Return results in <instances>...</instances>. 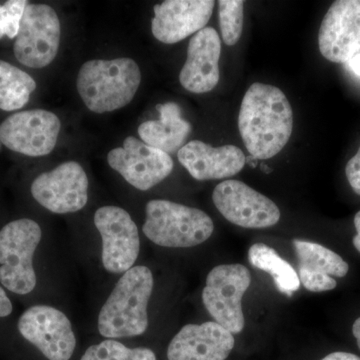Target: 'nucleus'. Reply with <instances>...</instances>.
Listing matches in <instances>:
<instances>
[{
	"label": "nucleus",
	"instance_id": "f257e3e1",
	"mask_svg": "<svg viewBox=\"0 0 360 360\" xmlns=\"http://www.w3.org/2000/svg\"><path fill=\"white\" fill-rule=\"evenodd\" d=\"M238 129L248 153L257 160L278 155L293 130L292 108L283 90L260 82L251 85L241 103Z\"/></svg>",
	"mask_w": 360,
	"mask_h": 360
},
{
	"label": "nucleus",
	"instance_id": "f03ea898",
	"mask_svg": "<svg viewBox=\"0 0 360 360\" xmlns=\"http://www.w3.org/2000/svg\"><path fill=\"white\" fill-rule=\"evenodd\" d=\"M153 276L146 266H134L120 277L98 315L99 333L104 338H132L148 328V305Z\"/></svg>",
	"mask_w": 360,
	"mask_h": 360
},
{
	"label": "nucleus",
	"instance_id": "7ed1b4c3",
	"mask_svg": "<svg viewBox=\"0 0 360 360\" xmlns=\"http://www.w3.org/2000/svg\"><path fill=\"white\" fill-rule=\"evenodd\" d=\"M141 82L139 66L131 58L89 60L78 72V94L96 113L124 108L134 99Z\"/></svg>",
	"mask_w": 360,
	"mask_h": 360
},
{
	"label": "nucleus",
	"instance_id": "20e7f679",
	"mask_svg": "<svg viewBox=\"0 0 360 360\" xmlns=\"http://www.w3.org/2000/svg\"><path fill=\"white\" fill-rule=\"evenodd\" d=\"M146 213L142 231L162 248H193L205 243L214 231L212 219L205 212L172 201L150 200Z\"/></svg>",
	"mask_w": 360,
	"mask_h": 360
},
{
	"label": "nucleus",
	"instance_id": "39448f33",
	"mask_svg": "<svg viewBox=\"0 0 360 360\" xmlns=\"http://www.w3.org/2000/svg\"><path fill=\"white\" fill-rule=\"evenodd\" d=\"M34 220H13L0 231V283L16 295H27L37 285L33 255L41 240Z\"/></svg>",
	"mask_w": 360,
	"mask_h": 360
},
{
	"label": "nucleus",
	"instance_id": "423d86ee",
	"mask_svg": "<svg viewBox=\"0 0 360 360\" xmlns=\"http://www.w3.org/2000/svg\"><path fill=\"white\" fill-rule=\"evenodd\" d=\"M250 283V270L239 264L215 266L206 277L203 304L214 321L232 335L240 333L245 328L241 302Z\"/></svg>",
	"mask_w": 360,
	"mask_h": 360
},
{
	"label": "nucleus",
	"instance_id": "0eeeda50",
	"mask_svg": "<svg viewBox=\"0 0 360 360\" xmlns=\"http://www.w3.org/2000/svg\"><path fill=\"white\" fill-rule=\"evenodd\" d=\"M60 37L56 11L46 4H28L14 42V56L27 68H44L58 56Z\"/></svg>",
	"mask_w": 360,
	"mask_h": 360
},
{
	"label": "nucleus",
	"instance_id": "6e6552de",
	"mask_svg": "<svg viewBox=\"0 0 360 360\" xmlns=\"http://www.w3.org/2000/svg\"><path fill=\"white\" fill-rule=\"evenodd\" d=\"M94 224L103 240L104 269L115 274L132 269L141 251V239L129 213L118 206H103L94 214Z\"/></svg>",
	"mask_w": 360,
	"mask_h": 360
},
{
	"label": "nucleus",
	"instance_id": "1a4fd4ad",
	"mask_svg": "<svg viewBox=\"0 0 360 360\" xmlns=\"http://www.w3.org/2000/svg\"><path fill=\"white\" fill-rule=\"evenodd\" d=\"M212 200L225 219L243 229H267L281 219V210L274 201L239 180L220 182Z\"/></svg>",
	"mask_w": 360,
	"mask_h": 360
},
{
	"label": "nucleus",
	"instance_id": "9d476101",
	"mask_svg": "<svg viewBox=\"0 0 360 360\" xmlns=\"http://www.w3.org/2000/svg\"><path fill=\"white\" fill-rule=\"evenodd\" d=\"M18 330L49 360H70L77 347L68 317L49 305H34L23 312Z\"/></svg>",
	"mask_w": 360,
	"mask_h": 360
},
{
	"label": "nucleus",
	"instance_id": "9b49d317",
	"mask_svg": "<svg viewBox=\"0 0 360 360\" xmlns=\"http://www.w3.org/2000/svg\"><path fill=\"white\" fill-rule=\"evenodd\" d=\"M60 127L58 115L51 111H21L0 124V141L15 153L39 158L56 148Z\"/></svg>",
	"mask_w": 360,
	"mask_h": 360
},
{
	"label": "nucleus",
	"instance_id": "f8f14e48",
	"mask_svg": "<svg viewBox=\"0 0 360 360\" xmlns=\"http://www.w3.org/2000/svg\"><path fill=\"white\" fill-rule=\"evenodd\" d=\"M108 161L130 186L142 191L158 186L174 170L169 155L134 136L127 137L122 148L110 150Z\"/></svg>",
	"mask_w": 360,
	"mask_h": 360
},
{
	"label": "nucleus",
	"instance_id": "ddd939ff",
	"mask_svg": "<svg viewBox=\"0 0 360 360\" xmlns=\"http://www.w3.org/2000/svg\"><path fill=\"white\" fill-rule=\"evenodd\" d=\"M33 198L47 210L58 214L79 212L89 200V179L75 161H68L44 172L32 182Z\"/></svg>",
	"mask_w": 360,
	"mask_h": 360
},
{
	"label": "nucleus",
	"instance_id": "4468645a",
	"mask_svg": "<svg viewBox=\"0 0 360 360\" xmlns=\"http://www.w3.org/2000/svg\"><path fill=\"white\" fill-rule=\"evenodd\" d=\"M319 51L335 63L360 53V0H338L329 7L319 33Z\"/></svg>",
	"mask_w": 360,
	"mask_h": 360
},
{
	"label": "nucleus",
	"instance_id": "2eb2a0df",
	"mask_svg": "<svg viewBox=\"0 0 360 360\" xmlns=\"http://www.w3.org/2000/svg\"><path fill=\"white\" fill-rule=\"evenodd\" d=\"M213 0H167L153 7L151 32L162 44H174L205 28L212 18Z\"/></svg>",
	"mask_w": 360,
	"mask_h": 360
},
{
	"label": "nucleus",
	"instance_id": "dca6fc26",
	"mask_svg": "<svg viewBox=\"0 0 360 360\" xmlns=\"http://www.w3.org/2000/svg\"><path fill=\"white\" fill-rule=\"evenodd\" d=\"M231 331L215 321L187 324L172 338L168 360H225L234 347Z\"/></svg>",
	"mask_w": 360,
	"mask_h": 360
},
{
	"label": "nucleus",
	"instance_id": "f3484780",
	"mask_svg": "<svg viewBox=\"0 0 360 360\" xmlns=\"http://www.w3.org/2000/svg\"><path fill=\"white\" fill-rule=\"evenodd\" d=\"M221 41L213 27L195 33L187 49V58L180 71L179 82L193 94L212 91L219 82Z\"/></svg>",
	"mask_w": 360,
	"mask_h": 360
},
{
	"label": "nucleus",
	"instance_id": "a211bd4d",
	"mask_svg": "<svg viewBox=\"0 0 360 360\" xmlns=\"http://www.w3.org/2000/svg\"><path fill=\"white\" fill-rule=\"evenodd\" d=\"M177 158L189 174L200 181L229 179L240 172L246 162L245 153L238 146L213 148L200 141L182 146Z\"/></svg>",
	"mask_w": 360,
	"mask_h": 360
},
{
	"label": "nucleus",
	"instance_id": "6ab92c4d",
	"mask_svg": "<svg viewBox=\"0 0 360 360\" xmlns=\"http://www.w3.org/2000/svg\"><path fill=\"white\" fill-rule=\"evenodd\" d=\"M300 262L298 278L300 284L312 292L335 290V277H345L349 266L340 255L326 246L309 241L293 240Z\"/></svg>",
	"mask_w": 360,
	"mask_h": 360
},
{
	"label": "nucleus",
	"instance_id": "aec40b11",
	"mask_svg": "<svg viewBox=\"0 0 360 360\" xmlns=\"http://www.w3.org/2000/svg\"><path fill=\"white\" fill-rule=\"evenodd\" d=\"M156 108L160 113V120H149L139 125L141 141L167 155L179 153L193 130L191 123L182 118L177 103L158 104Z\"/></svg>",
	"mask_w": 360,
	"mask_h": 360
},
{
	"label": "nucleus",
	"instance_id": "412c9836",
	"mask_svg": "<svg viewBox=\"0 0 360 360\" xmlns=\"http://www.w3.org/2000/svg\"><path fill=\"white\" fill-rule=\"evenodd\" d=\"M248 258L253 266L269 274L274 278L277 290L291 296L300 290V281L295 269L279 257L276 250L264 243L253 245L248 251Z\"/></svg>",
	"mask_w": 360,
	"mask_h": 360
},
{
	"label": "nucleus",
	"instance_id": "4be33fe9",
	"mask_svg": "<svg viewBox=\"0 0 360 360\" xmlns=\"http://www.w3.org/2000/svg\"><path fill=\"white\" fill-rule=\"evenodd\" d=\"M37 82L25 71L0 60V110H20L30 101Z\"/></svg>",
	"mask_w": 360,
	"mask_h": 360
},
{
	"label": "nucleus",
	"instance_id": "5701e85b",
	"mask_svg": "<svg viewBox=\"0 0 360 360\" xmlns=\"http://www.w3.org/2000/svg\"><path fill=\"white\" fill-rule=\"evenodd\" d=\"M80 360H156V356L149 348H129L118 341L106 340L87 348Z\"/></svg>",
	"mask_w": 360,
	"mask_h": 360
},
{
	"label": "nucleus",
	"instance_id": "b1692460",
	"mask_svg": "<svg viewBox=\"0 0 360 360\" xmlns=\"http://www.w3.org/2000/svg\"><path fill=\"white\" fill-rule=\"evenodd\" d=\"M219 25L222 39L229 46H233L240 39L243 27V7L241 0H220Z\"/></svg>",
	"mask_w": 360,
	"mask_h": 360
},
{
	"label": "nucleus",
	"instance_id": "393cba45",
	"mask_svg": "<svg viewBox=\"0 0 360 360\" xmlns=\"http://www.w3.org/2000/svg\"><path fill=\"white\" fill-rule=\"evenodd\" d=\"M27 6L26 0H9L0 6V39L4 37L11 39L18 37L21 18Z\"/></svg>",
	"mask_w": 360,
	"mask_h": 360
},
{
	"label": "nucleus",
	"instance_id": "a878e982",
	"mask_svg": "<svg viewBox=\"0 0 360 360\" xmlns=\"http://www.w3.org/2000/svg\"><path fill=\"white\" fill-rule=\"evenodd\" d=\"M345 174L354 193L360 195V146L356 155L348 161Z\"/></svg>",
	"mask_w": 360,
	"mask_h": 360
},
{
	"label": "nucleus",
	"instance_id": "bb28decb",
	"mask_svg": "<svg viewBox=\"0 0 360 360\" xmlns=\"http://www.w3.org/2000/svg\"><path fill=\"white\" fill-rule=\"evenodd\" d=\"M13 307L4 288H0V317H6L13 312Z\"/></svg>",
	"mask_w": 360,
	"mask_h": 360
},
{
	"label": "nucleus",
	"instance_id": "cd10ccee",
	"mask_svg": "<svg viewBox=\"0 0 360 360\" xmlns=\"http://www.w3.org/2000/svg\"><path fill=\"white\" fill-rule=\"evenodd\" d=\"M321 360H360V357L354 354H349V352H336L326 355V356Z\"/></svg>",
	"mask_w": 360,
	"mask_h": 360
},
{
	"label": "nucleus",
	"instance_id": "c85d7f7f",
	"mask_svg": "<svg viewBox=\"0 0 360 360\" xmlns=\"http://www.w3.org/2000/svg\"><path fill=\"white\" fill-rule=\"evenodd\" d=\"M354 226L355 229H356V234H355L354 239H352V243H354L356 250L360 252V210L355 214Z\"/></svg>",
	"mask_w": 360,
	"mask_h": 360
},
{
	"label": "nucleus",
	"instance_id": "c756f323",
	"mask_svg": "<svg viewBox=\"0 0 360 360\" xmlns=\"http://www.w3.org/2000/svg\"><path fill=\"white\" fill-rule=\"evenodd\" d=\"M348 65H349L354 73H355L357 77H360V53L355 56L354 58L348 63Z\"/></svg>",
	"mask_w": 360,
	"mask_h": 360
},
{
	"label": "nucleus",
	"instance_id": "7c9ffc66",
	"mask_svg": "<svg viewBox=\"0 0 360 360\" xmlns=\"http://www.w3.org/2000/svg\"><path fill=\"white\" fill-rule=\"evenodd\" d=\"M352 333H354V338H356L357 345H359L360 349V317L354 321V326H352Z\"/></svg>",
	"mask_w": 360,
	"mask_h": 360
},
{
	"label": "nucleus",
	"instance_id": "2f4dec72",
	"mask_svg": "<svg viewBox=\"0 0 360 360\" xmlns=\"http://www.w3.org/2000/svg\"><path fill=\"white\" fill-rule=\"evenodd\" d=\"M262 169L264 170L265 174H269L271 172V168H269L267 165H262Z\"/></svg>",
	"mask_w": 360,
	"mask_h": 360
}]
</instances>
